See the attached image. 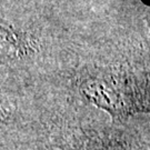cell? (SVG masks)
I'll return each instance as SVG.
<instances>
[{"label": "cell", "mask_w": 150, "mask_h": 150, "mask_svg": "<svg viewBox=\"0 0 150 150\" xmlns=\"http://www.w3.org/2000/svg\"><path fill=\"white\" fill-rule=\"evenodd\" d=\"M81 92L91 103L115 118H126L145 111V99L126 77H93L82 83Z\"/></svg>", "instance_id": "6da1fadb"}, {"label": "cell", "mask_w": 150, "mask_h": 150, "mask_svg": "<svg viewBox=\"0 0 150 150\" xmlns=\"http://www.w3.org/2000/svg\"><path fill=\"white\" fill-rule=\"evenodd\" d=\"M80 150H126L121 146L111 140L101 138H89L80 147Z\"/></svg>", "instance_id": "7a4b0ae2"}, {"label": "cell", "mask_w": 150, "mask_h": 150, "mask_svg": "<svg viewBox=\"0 0 150 150\" xmlns=\"http://www.w3.org/2000/svg\"><path fill=\"white\" fill-rule=\"evenodd\" d=\"M1 120H2V119H1V113H0V122H1Z\"/></svg>", "instance_id": "3957f363"}]
</instances>
